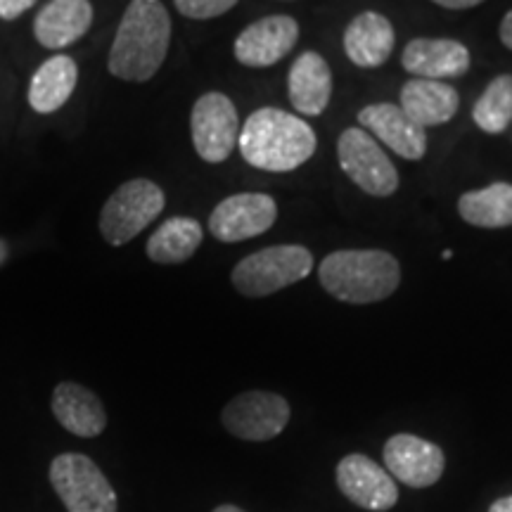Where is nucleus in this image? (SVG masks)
<instances>
[{"mask_svg":"<svg viewBox=\"0 0 512 512\" xmlns=\"http://www.w3.org/2000/svg\"><path fill=\"white\" fill-rule=\"evenodd\" d=\"M287 95L292 107L304 117H318L332 98V72L325 57L316 50H306L294 60L287 76Z\"/></svg>","mask_w":512,"mask_h":512,"instance_id":"nucleus-19","label":"nucleus"},{"mask_svg":"<svg viewBox=\"0 0 512 512\" xmlns=\"http://www.w3.org/2000/svg\"><path fill=\"white\" fill-rule=\"evenodd\" d=\"M458 214L475 228L512 226V185L491 183L486 188L465 192L458 200Z\"/></svg>","mask_w":512,"mask_h":512,"instance_id":"nucleus-23","label":"nucleus"},{"mask_svg":"<svg viewBox=\"0 0 512 512\" xmlns=\"http://www.w3.org/2000/svg\"><path fill=\"white\" fill-rule=\"evenodd\" d=\"M48 477L67 512H117V491L83 453H60L50 463Z\"/></svg>","mask_w":512,"mask_h":512,"instance_id":"nucleus-6","label":"nucleus"},{"mask_svg":"<svg viewBox=\"0 0 512 512\" xmlns=\"http://www.w3.org/2000/svg\"><path fill=\"white\" fill-rule=\"evenodd\" d=\"M93 24L91 0H50L36 15L34 36L43 48L62 50L74 46Z\"/></svg>","mask_w":512,"mask_h":512,"instance_id":"nucleus-18","label":"nucleus"},{"mask_svg":"<svg viewBox=\"0 0 512 512\" xmlns=\"http://www.w3.org/2000/svg\"><path fill=\"white\" fill-rule=\"evenodd\" d=\"M223 427L242 441L275 439L290 422V403L273 392L235 396L221 413Z\"/></svg>","mask_w":512,"mask_h":512,"instance_id":"nucleus-10","label":"nucleus"},{"mask_svg":"<svg viewBox=\"0 0 512 512\" xmlns=\"http://www.w3.org/2000/svg\"><path fill=\"white\" fill-rule=\"evenodd\" d=\"M399 107L422 128L441 126L456 117L460 95L444 81L411 79L403 83Z\"/></svg>","mask_w":512,"mask_h":512,"instance_id":"nucleus-20","label":"nucleus"},{"mask_svg":"<svg viewBox=\"0 0 512 512\" xmlns=\"http://www.w3.org/2000/svg\"><path fill=\"white\" fill-rule=\"evenodd\" d=\"M337 486L351 503L363 510L384 512L399 501L394 477L363 453H351L339 460Z\"/></svg>","mask_w":512,"mask_h":512,"instance_id":"nucleus-13","label":"nucleus"},{"mask_svg":"<svg viewBox=\"0 0 512 512\" xmlns=\"http://www.w3.org/2000/svg\"><path fill=\"white\" fill-rule=\"evenodd\" d=\"M432 3H437L439 8H446V10H470V8H477V5H482L484 0H432Z\"/></svg>","mask_w":512,"mask_h":512,"instance_id":"nucleus-27","label":"nucleus"},{"mask_svg":"<svg viewBox=\"0 0 512 512\" xmlns=\"http://www.w3.org/2000/svg\"><path fill=\"white\" fill-rule=\"evenodd\" d=\"M171 17L162 0H131L114 36L107 69L121 81L145 83L169 55Z\"/></svg>","mask_w":512,"mask_h":512,"instance_id":"nucleus-1","label":"nucleus"},{"mask_svg":"<svg viewBox=\"0 0 512 512\" xmlns=\"http://www.w3.org/2000/svg\"><path fill=\"white\" fill-rule=\"evenodd\" d=\"M278 221V204L264 192H238L216 204L209 216V233L219 242L259 238Z\"/></svg>","mask_w":512,"mask_h":512,"instance_id":"nucleus-9","label":"nucleus"},{"mask_svg":"<svg viewBox=\"0 0 512 512\" xmlns=\"http://www.w3.org/2000/svg\"><path fill=\"white\" fill-rule=\"evenodd\" d=\"M489 512H512V496H503V498H498L496 503H491Z\"/></svg>","mask_w":512,"mask_h":512,"instance_id":"nucleus-29","label":"nucleus"},{"mask_svg":"<svg viewBox=\"0 0 512 512\" xmlns=\"http://www.w3.org/2000/svg\"><path fill=\"white\" fill-rule=\"evenodd\" d=\"M214 512H245V510L238 508V505H219Z\"/></svg>","mask_w":512,"mask_h":512,"instance_id":"nucleus-30","label":"nucleus"},{"mask_svg":"<svg viewBox=\"0 0 512 512\" xmlns=\"http://www.w3.org/2000/svg\"><path fill=\"white\" fill-rule=\"evenodd\" d=\"M313 268V254L302 245H273L245 256L230 273L242 297H268L302 283Z\"/></svg>","mask_w":512,"mask_h":512,"instance_id":"nucleus-4","label":"nucleus"},{"mask_svg":"<svg viewBox=\"0 0 512 512\" xmlns=\"http://www.w3.org/2000/svg\"><path fill=\"white\" fill-rule=\"evenodd\" d=\"M50 408H53L55 420L60 422L64 430L81 439L98 437L107 427V413L100 396L83 387V384H57L53 389V399H50Z\"/></svg>","mask_w":512,"mask_h":512,"instance_id":"nucleus-16","label":"nucleus"},{"mask_svg":"<svg viewBox=\"0 0 512 512\" xmlns=\"http://www.w3.org/2000/svg\"><path fill=\"white\" fill-rule=\"evenodd\" d=\"M299 41V24L290 15L261 17L235 38V60L245 67L266 69L285 60Z\"/></svg>","mask_w":512,"mask_h":512,"instance_id":"nucleus-11","label":"nucleus"},{"mask_svg":"<svg viewBox=\"0 0 512 512\" xmlns=\"http://www.w3.org/2000/svg\"><path fill=\"white\" fill-rule=\"evenodd\" d=\"M190 136L202 162H226L240 138V119L233 100L219 91L197 98L190 112Z\"/></svg>","mask_w":512,"mask_h":512,"instance_id":"nucleus-7","label":"nucleus"},{"mask_svg":"<svg viewBox=\"0 0 512 512\" xmlns=\"http://www.w3.org/2000/svg\"><path fill=\"white\" fill-rule=\"evenodd\" d=\"M382 456L389 475L411 489H425V486L437 484L446 467L444 451L415 434H394L384 444Z\"/></svg>","mask_w":512,"mask_h":512,"instance_id":"nucleus-12","label":"nucleus"},{"mask_svg":"<svg viewBox=\"0 0 512 512\" xmlns=\"http://www.w3.org/2000/svg\"><path fill=\"white\" fill-rule=\"evenodd\" d=\"M401 64L418 79H458L470 69V50L453 38H413L403 48Z\"/></svg>","mask_w":512,"mask_h":512,"instance_id":"nucleus-15","label":"nucleus"},{"mask_svg":"<svg viewBox=\"0 0 512 512\" xmlns=\"http://www.w3.org/2000/svg\"><path fill=\"white\" fill-rule=\"evenodd\" d=\"M166 195L155 181L147 178H133L121 183L117 190L107 197L105 207L100 211V233L107 245L121 247L138 238L143 230L157 221L164 211Z\"/></svg>","mask_w":512,"mask_h":512,"instance_id":"nucleus-5","label":"nucleus"},{"mask_svg":"<svg viewBox=\"0 0 512 512\" xmlns=\"http://www.w3.org/2000/svg\"><path fill=\"white\" fill-rule=\"evenodd\" d=\"M202 238L204 230L200 221L190 219V216H174V219L164 221L150 235L145 245V254L147 259L162 266L185 264L200 249Z\"/></svg>","mask_w":512,"mask_h":512,"instance_id":"nucleus-22","label":"nucleus"},{"mask_svg":"<svg viewBox=\"0 0 512 512\" xmlns=\"http://www.w3.org/2000/svg\"><path fill=\"white\" fill-rule=\"evenodd\" d=\"M5 259H8V247H5V242L0 240V266L5 264Z\"/></svg>","mask_w":512,"mask_h":512,"instance_id":"nucleus-31","label":"nucleus"},{"mask_svg":"<svg viewBox=\"0 0 512 512\" xmlns=\"http://www.w3.org/2000/svg\"><path fill=\"white\" fill-rule=\"evenodd\" d=\"M394 46L396 31L380 12H361L344 29V53L361 69L382 67L392 57Z\"/></svg>","mask_w":512,"mask_h":512,"instance_id":"nucleus-17","label":"nucleus"},{"mask_svg":"<svg viewBox=\"0 0 512 512\" xmlns=\"http://www.w3.org/2000/svg\"><path fill=\"white\" fill-rule=\"evenodd\" d=\"M36 5V0H0V19L12 22V19L22 17L24 12L31 10Z\"/></svg>","mask_w":512,"mask_h":512,"instance_id":"nucleus-26","label":"nucleus"},{"mask_svg":"<svg viewBox=\"0 0 512 512\" xmlns=\"http://www.w3.org/2000/svg\"><path fill=\"white\" fill-rule=\"evenodd\" d=\"M318 280L339 302L375 304L399 290L401 266L382 249H339L320 261Z\"/></svg>","mask_w":512,"mask_h":512,"instance_id":"nucleus-3","label":"nucleus"},{"mask_svg":"<svg viewBox=\"0 0 512 512\" xmlns=\"http://www.w3.org/2000/svg\"><path fill=\"white\" fill-rule=\"evenodd\" d=\"M174 5L188 19H214L233 10L238 0H174Z\"/></svg>","mask_w":512,"mask_h":512,"instance_id":"nucleus-25","label":"nucleus"},{"mask_svg":"<svg viewBox=\"0 0 512 512\" xmlns=\"http://www.w3.org/2000/svg\"><path fill=\"white\" fill-rule=\"evenodd\" d=\"M498 34H501L503 46L508 48V50H512V10L508 12V15L503 17V22H501V31H498Z\"/></svg>","mask_w":512,"mask_h":512,"instance_id":"nucleus-28","label":"nucleus"},{"mask_svg":"<svg viewBox=\"0 0 512 512\" xmlns=\"http://www.w3.org/2000/svg\"><path fill=\"white\" fill-rule=\"evenodd\" d=\"M358 124L370 136L382 140L394 155L408 162H420L427 155V133L415 124L399 105L392 102H375L358 112Z\"/></svg>","mask_w":512,"mask_h":512,"instance_id":"nucleus-14","label":"nucleus"},{"mask_svg":"<svg viewBox=\"0 0 512 512\" xmlns=\"http://www.w3.org/2000/svg\"><path fill=\"white\" fill-rule=\"evenodd\" d=\"M337 159L342 171L358 188L373 197H392L399 190V171L392 159L361 126L347 128L337 140Z\"/></svg>","mask_w":512,"mask_h":512,"instance_id":"nucleus-8","label":"nucleus"},{"mask_svg":"<svg viewBox=\"0 0 512 512\" xmlns=\"http://www.w3.org/2000/svg\"><path fill=\"white\" fill-rule=\"evenodd\" d=\"M79 83V67L69 55L48 57L29 83V105L38 114H53L67 105Z\"/></svg>","mask_w":512,"mask_h":512,"instance_id":"nucleus-21","label":"nucleus"},{"mask_svg":"<svg viewBox=\"0 0 512 512\" xmlns=\"http://www.w3.org/2000/svg\"><path fill=\"white\" fill-rule=\"evenodd\" d=\"M472 119L484 133L498 136L512 124V74L496 76L472 107Z\"/></svg>","mask_w":512,"mask_h":512,"instance_id":"nucleus-24","label":"nucleus"},{"mask_svg":"<svg viewBox=\"0 0 512 512\" xmlns=\"http://www.w3.org/2000/svg\"><path fill=\"white\" fill-rule=\"evenodd\" d=\"M238 147L254 169L287 174L316 155V131L290 112L261 107L240 126Z\"/></svg>","mask_w":512,"mask_h":512,"instance_id":"nucleus-2","label":"nucleus"}]
</instances>
